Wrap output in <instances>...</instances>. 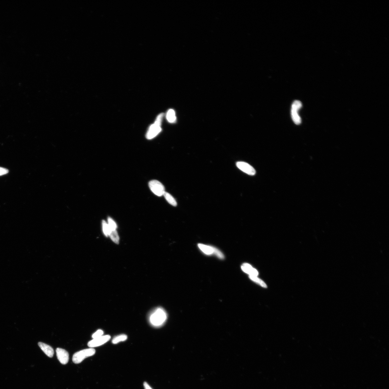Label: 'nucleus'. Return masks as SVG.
<instances>
[{
  "label": "nucleus",
  "mask_w": 389,
  "mask_h": 389,
  "mask_svg": "<svg viewBox=\"0 0 389 389\" xmlns=\"http://www.w3.org/2000/svg\"><path fill=\"white\" fill-rule=\"evenodd\" d=\"M166 319L167 315L164 310L158 308L155 309L150 315L149 320L153 326H159L165 322Z\"/></svg>",
  "instance_id": "f257e3e1"
},
{
  "label": "nucleus",
  "mask_w": 389,
  "mask_h": 389,
  "mask_svg": "<svg viewBox=\"0 0 389 389\" xmlns=\"http://www.w3.org/2000/svg\"><path fill=\"white\" fill-rule=\"evenodd\" d=\"M163 115L164 114L163 113L159 115L155 123L150 126L146 136L147 139L149 140L152 139L156 137L161 132V123Z\"/></svg>",
  "instance_id": "f03ea898"
},
{
  "label": "nucleus",
  "mask_w": 389,
  "mask_h": 389,
  "mask_svg": "<svg viewBox=\"0 0 389 389\" xmlns=\"http://www.w3.org/2000/svg\"><path fill=\"white\" fill-rule=\"evenodd\" d=\"M95 353V350L91 348L80 351L74 354L73 361L76 364L80 363L85 359L94 355Z\"/></svg>",
  "instance_id": "7ed1b4c3"
},
{
  "label": "nucleus",
  "mask_w": 389,
  "mask_h": 389,
  "mask_svg": "<svg viewBox=\"0 0 389 389\" xmlns=\"http://www.w3.org/2000/svg\"><path fill=\"white\" fill-rule=\"evenodd\" d=\"M302 104L301 102L298 100H296L293 103L291 108V116L293 122L296 125H300L301 123V119L298 114V111L301 108Z\"/></svg>",
  "instance_id": "20e7f679"
},
{
  "label": "nucleus",
  "mask_w": 389,
  "mask_h": 389,
  "mask_svg": "<svg viewBox=\"0 0 389 389\" xmlns=\"http://www.w3.org/2000/svg\"><path fill=\"white\" fill-rule=\"evenodd\" d=\"M149 186L152 192L157 196H162L165 192L164 186L158 181L153 180L150 181Z\"/></svg>",
  "instance_id": "39448f33"
},
{
  "label": "nucleus",
  "mask_w": 389,
  "mask_h": 389,
  "mask_svg": "<svg viewBox=\"0 0 389 389\" xmlns=\"http://www.w3.org/2000/svg\"><path fill=\"white\" fill-rule=\"evenodd\" d=\"M111 336L109 335L102 336L96 339H94L90 341L88 343V347L93 348L100 346L105 343L110 339Z\"/></svg>",
  "instance_id": "423d86ee"
},
{
  "label": "nucleus",
  "mask_w": 389,
  "mask_h": 389,
  "mask_svg": "<svg viewBox=\"0 0 389 389\" xmlns=\"http://www.w3.org/2000/svg\"><path fill=\"white\" fill-rule=\"evenodd\" d=\"M237 166L238 168H239L240 170L244 172V173L248 174V175L253 176L255 175V174H256V171H255L253 167L249 164L245 163V162L243 161L238 162L237 163Z\"/></svg>",
  "instance_id": "0eeeda50"
},
{
  "label": "nucleus",
  "mask_w": 389,
  "mask_h": 389,
  "mask_svg": "<svg viewBox=\"0 0 389 389\" xmlns=\"http://www.w3.org/2000/svg\"><path fill=\"white\" fill-rule=\"evenodd\" d=\"M56 352L57 359L61 364L65 365L68 363L69 360V354L66 350L61 348H57Z\"/></svg>",
  "instance_id": "6e6552de"
},
{
  "label": "nucleus",
  "mask_w": 389,
  "mask_h": 389,
  "mask_svg": "<svg viewBox=\"0 0 389 389\" xmlns=\"http://www.w3.org/2000/svg\"><path fill=\"white\" fill-rule=\"evenodd\" d=\"M38 344L39 347L48 356L51 358L53 357L54 354V350L53 348L49 345L41 342L38 343Z\"/></svg>",
  "instance_id": "1a4fd4ad"
},
{
  "label": "nucleus",
  "mask_w": 389,
  "mask_h": 389,
  "mask_svg": "<svg viewBox=\"0 0 389 389\" xmlns=\"http://www.w3.org/2000/svg\"><path fill=\"white\" fill-rule=\"evenodd\" d=\"M242 269L243 271L249 274L250 275L256 276L258 275V272L256 269L253 268L251 265L248 264H243Z\"/></svg>",
  "instance_id": "9d476101"
},
{
  "label": "nucleus",
  "mask_w": 389,
  "mask_h": 389,
  "mask_svg": "<svg viewBox=\"0 0 389 389\" xmlns=\"http://www.w3.org/2000/svg\"><path fill=\"white\" fill-rule=\"evenodd\" d=\"M198 245L199 249L205 254L207 255H211L213 253L214 249L213 247L201 244H199Z\"/></svg>",
  "instance_id": "9b49d317"
},
{
  "label": "nucleus",
  "mask_w": 389,
  "mask_h": 389,
  "mask_svg": "<svg viewBox=\"0 0 389 389\" xmlns=\"http://www.w3.org/2000/svg\"><path fill=\"white\" fill-rule=\"evenodd\" d=\"M166 119L168 122L170 123H174L176 120V117L175 111L173 109H170L168 111L166 114Z\"/></svg>",
  "instance_id": "f8f14e48"
},
{
  "label": "nucleus",
  "mask_w": 389,
  "mask_h": 389,
  "mask_svg": "<svg viewBox=\"0 0 389 389\" xmlns=\"http://www.w3.org/2000/svg\"><path fill=\"white\" fill-rule=\"evenodd\" d=\"M164 196L165 198L166 201L169 203V204L172 205V206L176 207L177 206V202L176 200L170 194L167 192H165L164 194Z\"/></svg>",
  "instance_id": "ddd939ff"
},
{
  "label": "nucleus",
  "mask_w": 389,
  "mask_h": 389,
  "mask_svg": "<svg viewBox=\"0 0 389 389\" xmlns=\"http://www.w3.org/2000/svg\"><path fill=\"white\" fill-rule=\"evenodd\" d=\"M102 231H103L104 235L106 237H109L111 230L108 223L105 221L103 220L102 222Z\"/></svg>",
  "instance_id": "4468645a"
},
{
  "label": "nucleus",
  "mask_w": 389,
  "mask_h": 389,
  "mask_svg": "<svg viewBox=\"0 0 389 389\" xmlns=\"http://www.w3.org/2000/svg\"><path fill=\"white\" fill-rule=\"evenodd\" d=\"M109 237H110L113 242L115 243L116 244H119L120 238H119V236L116 230L111 231Z\"/></svg>",
  "instance_id": "2eb2a0df"
},
{
  "label": "nucleus",
  "mask_w": 389,
  "mask_h": 389,
  "mask_svg": "<svg viewBox=\"0 0 389 389\" xmlns=\"http://www.w3.org/2000/svg\"><path fill=\"white\" fill-rule=\"evenodd\" d=\"M127 338V336L125 335H119L114 338L112 340V342L115 344L125 340Z\"/></svg>",
  "instance_id": "dca6fc26"
},
{
  "label": "nucleus",
  "mask_w": 389,
  "mask_h": 389,
  "mask_svg": "<svg viewBox=\"0 0 389 389\" xmlns=\"http://www.w3.org/2000/svg\"><path fill=\"white\" fill-rule=\"evenodd\" d=\"M107 221H108V223L110 228L111 231L116 230L117 228V225L115 222L113 220V219L111 218L110 217H108L107 218Z\"/></svg>",
  "instance_id": "f3484780"
},
{
  "label": "nucleus",
  "mask_w": 389,
  "mask_h": 389,
  "mask_svg": "<svg viewBox=\"0 0 389 389\" xmlns=\"http://www.w3.org/2000/svg\"><path fill=\"white\" fill-rule=\"evenodd\" d=\"M249 277L250 279H251L252 280L257 283L258 284H259L261 285L262 286V287L267 288L266 284L263 281L261 280V279L257 278L256 276L249 275Z\"/></svg>",
  "instance_id": "a211bd4d"
},
{
  "label": "nucleus",
  "mask_w": 389,
  "mask_h": 389,
  "mask_svg": "<svg viewBox=\"0 0 389 389\" xmlns=\"http://www.w3.org/2000/svg\"><path fill=\"white\" fill-rule=\"evenodd\" d=\"M103 331L101 330V329H99V330H97L96 332L93 334L92 335V337L93 339H94L101 337V336H103Z\"/></svg>",
  "instance_id": "6ab92c4d"
},
{
  "label": "nucleus",
  "mask_w": 389,
  "mask_h": 389,
  "mask_svg": "<svg viewBox=\"0 0 389 389\" xmlns=\"http://www.w3.org/2000/svg\"><path fill=\"white\" fill-rule=\"evenodd\" d=\"M213 253L216 255L219 258L221 259H223L224 258V256L223 253L220 251H219L218 249L214 247H213Z\"/></svg>",
  "instance_id": "aec40b11"
},
{
  "label": "nucleus",
  "mask_w": 389,
  "mask_h": 389,
  "mask_svg": "<svg viewBox=\"0 0 389 389\" xmlns=\"http://www.w3.org/2000/svg\"><path fill=\"white\" fill-rule=\"evenodd\" d=\"M8 172V169L0 167V176L6 175Z\"/></svg>",
  "instance_id": "412c9836"
},
{
  "label": "nucleus",
  "mask_w": 389,
  "mask_h": 389,
  "mask_svg": "<svg viewBox=\"0 0 389 389\" xmlns=\"http://www.w3.org/2000/svg\"><path fill=\"white\" fill-rule=\"evenodd\" d=\"M144 385L145 389H152L147 382H145Z\"/></svg>",
  "instance_id": "4be33fe9"
}]
</instances>
